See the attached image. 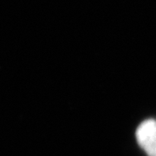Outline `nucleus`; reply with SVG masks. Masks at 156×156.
Returning <instances> with one entry per match:
<instances>
[{
    "mask_svg": "<svg viewBox=\"0 0 156 156\" xmlns=\"http://www.w3.org/2000/svg\"><path fill=\"white\" fill-rule=\"evenodd\" d=\"M139 145L149 156H156V121L147 120L136 130Z\"/></svg>",
    "mask_w": 156,
    "mask_h": 156,
    "instance_id": "nucleus-1",
    "label": "nucleus"
}]
</instances>
